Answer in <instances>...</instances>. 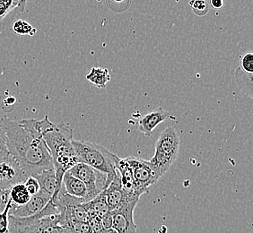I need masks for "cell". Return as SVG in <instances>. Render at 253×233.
<instances>
[{
	"instance_id": "cell-16",
	"label": "cell",
	"mask_w": 253,
	"mask_h": 233,
	"mask_svg": "<svg viewBox=\"0 0 253 233\" xmlns=\"http://www.w3.org/2000/svg\"><path fill=\"white\" fill-rule=\"evenodd\" d=\"M83 206L86 210L90 218H102V216H104L110 212L103 191L98 194L95 198L89 201L87 203H84Z\"/></svg>"
},
{
	"instance_id": "cell-12",
	"label": "cell",
	"mask_w": 253,
	"mask_h": 233,
	"mask_svg": "<svg viewBox=\"0 0 253 233\" xmlns=\"http://www.w3.org/2000/svg\"><path fill=\"white\" fill-rule=\"evenodd\" d=\"M169 115V112L165 111L163 108H156V110L147 113L142 117L138 122L137 129L146 136H150L152 132L165 121Z\"/></svg>"
},
{
	"instance_id": "cell-2",
	"label": "cell",
	"mask_w": 253,
	"mask_h": 233,
	"mask_svg": "<svg viewBox=\"0 0 253 233\" xmlns=\"http://www.w3.org/2000/svg\"><path fill=\"white\" fill-rule=\"evenodd\" d=\"M37 126L53 160L54 170L60 190L64 174L79 163L72 145L73 130L64 122L54 124L49 120L48 115L43 119L37 120Z\"/></svg>"
},
{
	"instance_id": "cell-23",
	"label": "cell",
	"mask_w": 253,
	"mask_h": 233,
	"mask_svg": "<svg viewBox=\"0 0 253 233\" xmlns=\"http://www.w3.org/2000/svg\"><path fill=\"white\" fill-rule=\"evenodd\" d=\"M13 203L8 201L5 210L0 213V233H9V212L13 208Z\"/></svg>"
},
{
	"instance_id": "cell-18",
	"label": "cell",
	"mask_w": 253,
	"mask_h": 233,
	"mask_svg": "<svg viewBox=\"0 0 253 233\" xmlns=\"http://www.w3.org/2000/svg\"><path fill=\"white\" fill-rule=\"evenodd\" d=\"M31 195L25 189L24 183L15 185L9 191V200L15 206H20L28 203Z\"/></svg>"
},
{
	"instance_id": "cell-29",
	"label": "cell",
	"mask_w": 253,
	"mask_h": 233,
	"mask_svg": "<svg viewBox=\"0 0 253 233\" xmlns=\"http://www.w3.org/2000/svg\"><path fill=\"white\" fill-rule=\"evenodd\" d=\"M210 4L214 9H220L223 7L224 3L223 0H211Z\"/></svg>"
},
{
	"instance_id": "cell-14",
	"label": "cell",
	"mask_w": 253,
	"mask_h": 233,
	"mask_svg": "<svg viewBox=\"0 0 253 233\" xmlns=\"http://www.w3.org/2000/svg\"><path fill=\"white\" fill-rule=\"evenodd\" d=\"M40 185V190H43L51 196V200L57 198L59 193V188L56 178L55 170L44 171L42 174L34 177Z\"/></svg>"
},
{
	"instance_id": "cell-8",
	"label": "cell",
	"mask_w": 253,
	"mask_h": 233,
	"mask_svg": "<svg viewBox=\"0 0 253 233\" xmlns=\"http://www.w3.org/2000/svg\"><path fill=\"white\" fill-rule=\"evenodd\" d=\"M27 177L12 156L0 160V191H9L15 185L24 183Z\"/></svg>"
},
{
	"instance_id": "cell-5",
	"label": "cell",
	"mask_w": 253,
	"mask_h": 233,
	"mask_svg": "<svg viewBox=\"0 0 253 233\" xmlns=\"http://www.w3.org/2000/svg\"><path fill=\"white\" fill-rule=\"evenodd\" d=\"M68 172L85 185L88 190V202L95 198L102 190L106 189L107 175L94 170L84 163L79 162Z\"/></svg>"
},
{
	"instance_id": "cell-20",
	"label": "cell",
	"mask_w": 253,
	"mask_h": 233,
	"mask_svg": "<svg viewBox=\"0 0 253 233\" xmlns=\"http://www.w3.org/2000/svg\"><path fill=\"white\" fill-rule=\"evenodd\" d=\"M26 1H17V0H0V21L6 17V15L14 10H18L19 12L25 11Z\"/></svg>"
},
{
	"instance_id": "cell-10",
	"label": "cell",
	"mask_w": 253,
	"mask_h": 233,
	"mask_svg": "<svg viewBox=\"0 0 253 233\" xmlns=\"http://www.w3.org/2000/svg\"><path fill=\"white\" fill-rule=\"evenodd\" d=\"M102 191H103V194L105 196V200H106L110 212L119 208L127 200L131 199V198H140V196H138L136 194H129V193H126L124 191V190L122 189L121 177L119 174V171L107 188Z\"/></svg>"
},
{
	"instance_id": "cell-3",
	"label": "cell",
	"mask_w": 253,
	"mask_h": 233,
	"mask_svg": "<svg viewBox=\"0 0 253 233\" xmlns=\"http://www.w3.org/2000/svg\"><path fill=\"white\" fill-rule=\"evenodd\" d=\"M72 145L79 162L107 175V188L117 175V165L120 158L104 146L91 142L73 140Z\"/></svg>"
},
{
	"instance_id": "cell-30",
	"label": "cell",
	"mask_w": 253,
	"mask_h": 233,
	"mask_svg": "<svg viewBox=\"0 0 253 233\" xmlns=\"http://www.w3.org/2000/svg\"><path fill=\"white\" fill-rule=\"evenodd\" d=\"M102 233H118L114 229H109V230H104V232Z\"/></svg>"
},
{
	"instance_id": "cell-6",
	"label": "cell",
	"mask_w": 253,
	"mask_h": 233,
	"mask_svg": "<svg viewBox=\"0 0 253 233\" xmlns=\"http://www.w3.org/2000/svg\"><path fill=\"white\" fill-rule=\"evenodd\" d=\"M126 160L131 168L136 191L142 195L148 191L152 185L156 184L159 178L153 170L149 160L137 157H127Z\"/></svg>"
},
{
	"instance_id": "cell-25",
	"label": "cell",
	"mask_w": 253,
	"mask_h": 233,
	"mask_svg": "<svg viewBox=\"0 0 253 233\" xmlns=\"http://www.w3.org/2000/svg\"><path fill=\"white\" fill-rule=\"evenodd\" d=\"M240 68L246 73H253V54L252 52L244 54L241 58V67Z\"/></svg>"
},
{
	"instance_id": "cell-21",
	"label": "cell",
	"mask_w": 253,
	"mask_h": 233,
	"mask_svg": "<svg viewBox=\"0 0 253 233\" xmlns=\"http://www.w3.org/2000/svg\"><path fill=\"white\" fill-rule=\"evenodd\" d=\"M13 30L15 34L19 35H29L31 37L36 34V29L25 20L15 21L13 25Z\"/></svg>"
},
{
	"instance_id": "cell-26",
	"label": "cell",
	"mask_w": 253,
	"mask_h": 233,
	"mask_svg": "<svg viewBox=\"0 0 253 233\" xmlns=\"http://www.w3.org/2000/svg\"><path fill=\"white\" fill-rule=\"evenodd\" d=\"M24 185L31 196L39 192V183L36 179H34V177H27V179L24 181Z\"/></svg>"
},
{
	"instance_id": "cell-17",
	"label": "cell",
	"mask_w": 253,
	"mask_h": 233,
	"mask_svg": "<svg viewBox=\"0 0 253 233\" xmlns=\"http://www.w3.org/2000/svg\"><path fill=\"white\" fill-rule=\"evenodd\" d=\"M86 80L99 89H104L111 81V75L107 68H93L86 75Z\"/></svg>"
},
{
	"instance_id": "cell-13",
	"label": "cell",
	"mask_w": 253,
	"mask_h": 233,
	"mask_svg": "<svg viewBox=\"0 0 253 233\" xmlns=\"http://www.w3.org/2000/svg\"><path fill=\"white\" fill-rule=\"evenodd\" d=\"M62 186H63L64 190L67 194L73 196V197H76V198L83 199L85 203H87V188L81 180H79L77 178L73 177L72 175L69 174L68 171L64 174L63 179H62Z\"/></svg>"
},
{
	"instance_id": "cell-1",
	"label": "cell",
	"mask_w": 253,
	"mask_h": 233,
	"mask_svg": "<svg viewBox=\"0 0 253 233\" xmlns=\"http://www.w3.org/2000/svg\"><path fill=\"white\" fill-rule=\"evenodd\" d=\"M10 155L28 177L54 170L53 160L34 118L15 121L0 115Z\"/></svg>"
},
{
	"instance_id": "cell-22",
	"label": "cell",
	"mask_w": 253,
	"mask_h": 233,
	"mask_svg": "<svg viewBox=\"0 0 253 233\" xmlns=\"http://www.w3.org/2000/svg\"><path fill=\"white\" fill-rule=\"evenodd\" d=\"M189 5H190L194 15L200 17L207 15L210 10V3L204 0H193L190 1Z\"/></svg>"
},
{
	"instance_id": "cell-11",
	"label": "cell",
	"mask_w": 253,
	"mask_h": 233,
	"mask_svg": "<svg viewBox=\"0 0 253 233\" xmlns=\"http://www.w3.org/2000/svg\"><path fill=\"white\" fill-rule=\"evenodd\" d=\"M19 233H68L59 225L58 214L43 217L23 229Z\"/></svg>"
},
{
	"instance_id": "cell-4",
	"label": "cell",
	"mask_w": 253,
	"mask_h": 233,
	"mask_svg": "<svg viewBox=\"0 0 253 233\" xmlns=\"http://www.w3.org/2000/svg\"><path fill=\"white\" fill-rule=\"evenodd\" d=\"M180 138L174 127L169 126L162 132L155 146V155L149 160L160 179L175 162L180 152Z\"/></svg>"
},
{
	"instance_id": "cell-27",
	"label": "cell",
	"mask_w": 253,
	"mask_h": 233,
	"mask_svg": "<svg viewBox=\"0 0 253 233\" xmlns=\"http://www.w3.org/2000/svg\"><path fill=\"white\" fill-rule=\"evenodd\" d=\"M9 191H0V213L5 210L6 204L9 201Z\"/></svg>"
},
{
	"instance_id": "cell-7",
	"label": "cell",
	"mask_w": 253,
	"mask_h": 233,
	"mask_svg": "<svg viewBox=\"0 0 253 233\" xmlns=\"http://www.w3.org/2000/svg\"><path fill=\"white\" fill-rule=\"evenodd\" d=\"M139 198H131L112 211V229L118 233H136V225L134 222V211Z\"/></svg>"
},
{
	"instance_id": "cell-9",
	"label": "cell",
	"mask_w": 253,
	"mask_h": 233,
	"mask_svg": "<svg viewBox=\"0 0 253 233\" xmlns=\"http://www.w3.org/2000/svg\"><path fill=\"white\" fill-rule=\"evenodd\" d=\"M51 200V196L43 190H40L37 194L32 195L28 203L15 206L13 205V208L10 210L9 215L18 217V218H26L37 214L41 211H42L46 205L49 204Z\"/></svg>"
},
{
	"instance_id": "cell-19",
	"label": "cell",
	"mask_w": 253,
	"mask_h": 233,
	"mask_svg": "<svg viewBox=\"0 0 253 233\" xmlns=\"http://www.w3.org/2000/svg\"><path fill=\"white\" fill-rule=\"evenodd\" d=\"M235 80L239 87L245 92L249 97L253 98V74L246 73L238 68L235 72Z\"/></svg>"
},
{
	"instance_id": "cell-28",
	"label": "cell",
	"mask_w": 253,
	"mask_h": 233,
	"mask_svg": "<svg viewBox=\"0 0 253 233\" xmlns=\"http://www.w3.org/2000/svg\"><path fill=\"white\" fill-rule=\"evenodd\" d=\"M101 223H102V228L104 230H109L112 228V215L111 212L105 214L101 218Z\"/></svg>"
},
{
	"instance_id": "cell-15",
	"label": "cell",
	"mask_w": 253,
	"mask_h": 233,
	"mask_svg": "<svg viewBox=\"0 0 253 233\" xmlns=\"http://www.w3.org/2000/svg\"><path fill=\"white\" fill-rule=\"evenodd\" d=\"M117 170L121 177V182H122V189L126 193L134 194L141 196V194H138L136 191L135 180L132 174V170L129 164L127 163L126 158L125 159H120L118 162Z\"/></svg>"
},
{
	"instance_id": "cell-24",
	"label": "cell",
	"mask_w": 253,
	"mask_h": 233,
	"mask_svg": "<svg viewBox=\"0 0 253 233\" xmlns=\"http://www.w3.org/2000/svg\"><path fill=\"white\" fill-rule=\"evenodd\" d=\"M10 156L9 152L6 146V136L2 122L0 120V160Z\"/></svg>"
}]
</instances>
